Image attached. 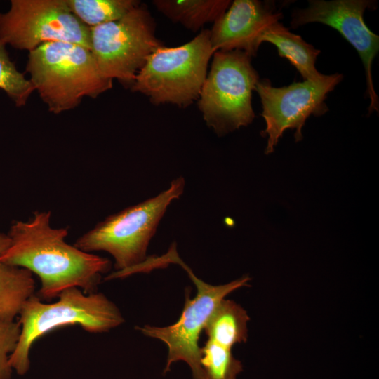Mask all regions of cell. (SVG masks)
<instances>
[{
	"label": "cell",
	"mask_w": 379,
	"mask_h": 379,
	"mask_svg": "<svg viewBox=\"0 0 379 379\" xmlns=\"http://www.w3.org/2000/svg\"><path fill=\"white\" fill-rule=\"evenodd\" d=\"M260 42L274 44L279 56L288 59L304 80L317 81L324 77L325 74L315 67L321 51L307 43L300 36L291 32L280 22L271 25L263 32Z\"/></svg>",
	"instance_id": "cell-13"
},
{
	"label": "cell",
	"mask_w": 379,
	"mask_h": 379,
	"mask_svg": "<svg viewBox=\"0 0 379 379\" xmlns=\"http://www.w3.org/2000/svg\"><path fill=\"white\" fill-rule=\"evenodd\" d=\"M11 239L8 234L0 232V255L8 248Z\"/></svg>",
	"instance_id": "cell-21"
},
{
	"label": "cell",
	"mask_w": 379,
	"mask_h": 379,
	"mask_svg": "<svg viewBox=\"0 0 379 379\" xmlns=\"http://www.w3.org/2000/svg\"><path fill=\"white\" fill-rule=\"evenodd\" d=\"M184 187V178H176L158 195L108 216L73 245L88 253H109L114 259L116 271L141 263L161 219L170 204L182 195Z\"/></svg>",
	"instance_id": "cell-4"
},
{
	"label": "cell",
	"mask_w": 379,
	"mask_h": 379,
	"mask_svg": "<svg viewBox=\"0 0 379 379\" xmlns=\"http://www.w3.org/2000/svg\"><path fill=\"white\" fill-rule=\"evenodd\" d=\"M251 58L237 50L213 55L198 106L207 126L220 136L247 126L255 117L251 98L259 75Z\"/></svg>",
	"instance_id": "cell-7"
},
{
	"label": "cell",
	"mask_w": 379,
	"mask_h": 379,
	"mask_svg": "<svg viewBox=\"0 0 379 379\" xmlns=\"http://www.w3.org/2000/svg\"><path fill=\"white\" fill-rule=\"evenodd\" d=\"M281 18L273 1L235 0L210 30L212 48L214 52L241 51L253 57L263 32Z\"/></svg>",
	"instance_id": "cell-12"
},
{
	"label": "cell",
	"mask_w": 379,
	"mask_h": 379,
	"mask_svg": "<svg viewBox=\"0 0 379 379\" xmlns=\"http://www.w3.org/2000/svg\"><path fill=\"white\" fill-rule=\"evenodd\" d=\"M65 1L70 11L88 27L116 21L140 4L135 0Z\"/></svg>",
	"instance_id": "cell-17"
},
{
	"label": "cell",
	"mask_w": 379,
	"mask_h": 379,
	"mask_svg": "<svg viewBox=\"0 0 379 379\" xmlns=\"http://www.w3.org/2000/svg\"><path fill=\"white\" fill-rule=\"evenodd\" d=\"M169 263L180 265L187 272L197 288L196 296L190 298V293L187 291L184 308L175 324L165 327L145 325L136 328L146 336L160 340L167 345L168 357L164 373L169 371L172 363L183 361L191 368L194 379H205L200 364V334L225 297L241 287L248 286L251 278L244 276L226 284L210 285L197 277L180 259L175 244L166 254L150 258V264L154 269Z\"/></svg>",
	"instance_id": "cell-6"
},
{
	"label": "cell",
	"mask_w": 379,
	"mask_h": 379,
	"mask_svg": "<svg viewBox=\"0 0 379 379\" xmlns=\"http://www.w3.org/2000/svg\"><path fill=\"white\" fill-rule=\"evenodd\" d=\"M20 330L18 322L0 323V379H11L13 370L9 357L17 345Z\"/></svg>",
	"instance_id": "cell-20"
},
{
	"label": "cell",
	"mask_w": 379,
	"mask_h": 379,
	"mask_svg": "<svg viewBox=\"0 0 379 379\" xmlns=\"http://www.w3.org/2000/svg\"><path fill=\"white\" fill-rule=\"evenodd\" d=\"M6 46L0 41V89L16 107H20L26 105L34 88L29 79L18 70Z\"/></svg>",
	"instance_id": "cell-19"
},
{
	"label": "cell",
	"mask_w": 379,
	"mask_h": 379,
	"mask_svg": "<svg viewBox=\"0 0 379 379\" xmlns=\"http://www.w3.org/2000/svg\"><path fill=\"white\" fill-rule=\"evenodd\" d=\"M249 319L247 312L239 304L223 299L204 330L208 340L232 349L235 344L246 342Z\"/></svg>",
	"instance_id": "cell-15"
},
{
	"label": "cell",
	"mask_w": 379,
	"mask_h": 379,
	"mask_svg": "<svg viewBox=\"0 0 379 379\" xmlns=\"http://www.w3.org/2000/svg\"><path fill=\"white\" fill-rule=\"evenodd\" d=\"M25 70L55 114L74 109L86 97L96 98L113 86V80L100 72L90 50L69 42H48L29 52Z\"/></svg>",
	"instance_id": "cell-2"
},
{
	"label": "cell",
	"mask_w": 379,
	"mask_h": 379,
	"mask_svg": "<svg viewBox=\"0 0 379 379\" xmlns=\"http://www.w3.org/2000/svg\"><path fill=\"white\" fill-rule=\"evenodd\" d=\"M51 215L49 211H34L28 221H14L7 234L10 246L0 262L36 274L41 300L50 301L72 287L86 294L97 292L102 274L111 268L110 260L67 244V227H52Z\"/></svg>",
	"instance_id": "cell-1"
},
{
	"label": "cell",
	"mask_w": 379,
	"mask_h": 379,
	"mask_svg": "<svg viewBox=\"0 0 379 379\" xmlns=\"http://www.w3.org/2000/svg\"><path fill=\"white\" fill-rule=\"evenodd\" d=\"M228 0H156L159 11L174 22L193 32L205 24L215 22L229 8Z\"/></svg>",
	"instance_id": "cell-14"
},
{
	"label": "cell",
	"mask_w": 379,
	"mask_h": 379,
	"mask_svg": "<svg viewBox=\"0 0 379 379\" xmlns=\"http://www.w3.org/2000/svg\"><path fill=\"white\" fill-rule=\"evenodd\" d=\"M231 350L207 340L200 348V364L205 379H236L243 368Z\"/></svg>",
	"instance_id": "cell-18"
},
{
	"label": "cell",
	"mask_w": 379,
	"mask_h": 379,
	"mask_svg": "<svg viewBox=\"0 0 379 379\" xmlns=\"http://www.w3.org/2000/svg\"><path fill=\"white\" fill-rule=\"evenodd\" d=\"M0 41L29 52L52 41L91 51V29L70 11L65 0H11L0 21Z\"/></svg>",
	"instance_id": "cell-9"
},
{
	"label": "cell",
	"mask_w": 379,
	"mask_h": 379,
	"mask_svg": "<svg viewBox=\"0 0 379 379\" xmlns=\"http://www.w3.org/2000/svg\"><path fill=\"white\" fill-rule=\"evenodd\" d=\"M1 16H2V13H0V21H1Z\"/></svg>",
	"instance_id": "cell-22"
},
{
	"label": "cell",
	"mask_w": 379,
	"mask_h": 379,
	"mask_svg": "<svg viewBox=\"0 0 379 379\" xmlns=\"http://www.w3.org/2000/svg\"><path fill=\"white\" fill-rule=\"evenodd\" d=\"M34 291L30 271L0 262V323L13 321Z\"/></svg>",
	"instance_id": "cell-16"
},
{
	"label": "cell",
	"mask_w": 379,
	"mask_h": 379,
	"mask_svg": "<svg viewBox=\"0 0 379 379\" xmlns=\"http://www.w3.org/2000/svg\"><path fill=\"white\" fill-rule=\"evenodd\" d=\"M91 29V52L102 75L131 87L147 58L163 46L147 7L140 4L121 18Z\"/></svg>",
	"instance_id": "cell-8"
},
{
	"label": "cell",
	"mask_w": 379,
	"mask_h": 379,
	"mask_svg": "<svg viewBox=\"0 0 379 379\" xmlns=\"http://www.w3.org/2000/svg\"><path fill=\"white\" fill-rule=\"evenodd\" d=\"M343 75H326L317 81L303 80L283 87H274L269 79L257 82L266 127L261 132L267 136L266 154L272 153L286 129H295L296 142L302 139V129L311 115L321 116L328 109L325 100L328 94L342 81Z\"/></svg>",
	"instance_id": "cell-10"
},
{
	"label": "cell",
	"mask_w": 379,
	"mask_h": 379,
	"mask_svg": "<svg viewBox=\"0 0 379 379\" xmlns=\"http://www.w3.org/2000/svg\"><path fill=\"white\" fill-rule=\"evenodd\" d=\"M305 8L293 11L291 25L298 28L311 22H319L336 29L357 50L365 71L366 93L370 99L368 114L378 112V97L372 78V64L379 51V36L366 25L364 13L375 8L376 1L370 0H310Z\"/></svg>",
	"instance_id": "cell-11"
},
{
	"label": "cell",
	"mask_w": 379,
	"mask_h": 379,
	"mask_svg": "<svg viewBox=\"0 0 379 379\" xmlns=\"http://www.w3.org/2000/svg\"><path fill=\"white\" fill-rule=\"evenodd\" d=\"M214 53L209 29L182 46H162L147 58L131 90L146 95L154 105L188 106L199 98Z\"/></svg>",
	"instance_id": "cell-5"
},
{
	"label": "cell",
	"mask_w": 379,
	"mask_h": 379,
	"mask_svg": "<svg viewBox=\"0 0 379 379\" xmlns=\"http://www.w3.org/2000/svg\"><path fill=\"white\" fill-rule=\"evenodd\" d=\"M59 300L44 303L35 294L23 305L18 321L20 334L9 357L17 374L24 375L30 366L29 351L38 338L66 326L79 325L90 333H103L119 326L124 319L119 308L102 293H84L72 287L62 291Z\"/></svg>",
	"instance_id": "cell-3"
}]
</instances>
